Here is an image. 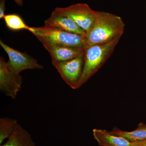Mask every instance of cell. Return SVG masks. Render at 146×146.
<instances>
[{
	"label": "cell",
	"mask_w": 146,
	"mask_h": 146,
	"mask_svg": "<svg viewBox=\"0 0 146 146\" xmlns=\"http://www.w3.org/2000/svg\"><path fill=\"white\" fill-rule=\"evenodd\" d=\"M121 37H117L105 44L86 48L82 74L74 89L81 87L101 68L114 51Z\"/></svg>",
	"instance_id": "obj_2"
},
{
	"label": "cell",
	"mask_w": 146,
	"mask_h": 146,
	"mask_svg": "<svg viewBox=\"0 0 146 146\" xmlns=\"http://www.w3.org/2000/svg\"><path fill=\"white\" fill-rule=\"evenodd\" d=\"M29 31L35 35L42 44L82 48L87 47L85 36L59 29L44 25L39 27H31Z\"/></svg>",
	"instance_id": "obj_3"
},
{
	"label": "cell",
	"mask_w": 146,
	"mask_h": 146,
	"mask_svg": "<svg viewBox=\"0 0 146 146\" xmlns=\"http://www.w3.org/2000/svg\"><path fill=\"white\" fill-rule=\"evenodd\" d=\"M1 146H36L31 135L18 124L5 143Z\"/></svg>",
	"instance_id": "obj_11"
},
{
	"label": "cell",
	"mask_w": 146,
	"mask_h": 146,
	"mask_svg": "<svg viewBox=\"0 0 146 146\" xmlns=\"http://www.w3.org/2000/svg\"><path fill=\"white\" fill-rule=\"evenodd\" d=\"M49 53L52 61H63L72 59L83 56L86 48L56 46L42 44Z\"/></svg>",
	"instance_id": "obj_9"
},
{
	"label": "cell",
	"mask_w": 146,
	"mask_h": 146,
	"mask_svg": "<svg viewBox=\"0 0 146 146\" xmlns=\"http://www.w3.org/2000/svg\"><path fill=\"white\" fill-rule=\"evenodd\" d=\"M110 132L114 135L124 138L131 142L143 141L146 140V124L140 123L136 129L131 131H125L115 127Z\"/></svg>",
	"instance_id": "obj_12"
},
{
	"label": "cell",
	"mask_w": 146,
	"mask_h": 146,
	"mask_svg": "<svg viewBox=\"0 0 146 146\" xmlns=\"http://www.w3.org/2000/svg\"><path fill=\"white\" fill-rule=\"evenodd\" d=\"M18 5L20 6L23 5V0H13Z\"/></svg>",
	"instance_id": "obj_17"
},
{
	"label": "cell",
	"mask_w": 146,
	"mask_h": 146,
	"mask_svg": "<svg viewBox=\"0 0 146 146\" xmlns=\"http://www.w3.org/2000/svg\"><path fill=\"white\" fill-rule=\"evenodd\" d=\"M93 136L102 146H131L132 143L124 138L116 136L104 129H94Z\"/></svg>",
	"instance_id": "obj_10"
},
{
	"label": "cell",
	"mask_w": 146,
	"mask_h": 146,
	"mask_svg": "<svg viewBox=\"0 0 146 146\" xmlns=\"http://www.w3.org/2000/svg\"><path fill=\"white\" fill-rule=\"evenodd\" d=\"M22 78L9 70L3 58H0V90L6 96L14 99L21 89Z\"/></svg>",
	"instance_id": "obj_7"
},
{
	"label": "cell",
	"mask_w": 146,
	"mask_h": 146,
	"mask_svg": "<svg viewBox=\"0 0 146 146\" xmlns=\"http://www.w3.org/2000/svg\"><path fill=\"white\" fill-rule=\"evenodd\" d=\"M6 0H0V19L4 18L5 14Z\"/></svg>",
	"instance_id": "obj_15"
},
{
	"label": "cell",
	"mask_w": 146,
	"mask_h": 146,
	"mask_svg": "<svg viewBox=\"0 0 146 146\" xmlns=\"http://www.w3.org/2000/svg\"><path fill=\"white\" fill-rule=\"evenodd\" d=\"M125 28L122 19L109 12L97 11L93 25L86 33L87 47L105 44L121 37Z\"/></svg>",
	"instance_id": "obj_1"
},
{
	"label": "cell",
	"mask_w": 146,
	"mask_h": 146,
	"mask_svg": "<svg viewBox=\"0 0 146 146\" xmlns=\"http://www.w3.org/2000/svg\"><path fill=\"white\" fill-rule=\"evenodd\" d=\"M84 54L71 60L63 61H52L64 81L74 89L82 74Z\"/></svg>",
	"instance_id": "obj_6"
},
{
	"label": "cell",
	"mask_w": 146,
	"mask_h": 146,
	"mask_svg": "<svg viewBox=\"0 0 146 146\" xmlns=\"http://www.w3.org/2000/svg\"><path fill=\"white\" fill-rule=\"evenodd\" d=\"M18 123L14 119L3 117L0 119V144L11 135Z\"/></svg>",
	"instance_id": "obj_13"
},
{
	"label": "cell",
	"mask_w": 146,
	"mask_h": 146,
	"mask_svg": "<svg viewBox=\"0 0 146 146\" xmlns=\"http://www.w3.org/2000/svg\"><path fill=\"white\" fill-rule=\"evenodd\" d=\"M0 45L8 55L9 60L7 64L10 70L14 74L19 75L21 72L25 70L44 68L31 56L26 53L21 52L9 47L1 40H0Z\"/></svg>",
	"instance_id": "obj_5"
},
{
	"label": "cell",
	"mask_w": 146,
	"mask_h": 146,
	"mask_svg": "<svg viewBox=\"0 0 146 146\" xmlns=\"http://www.w3.org/2000/svg\"><path fill=\"white\" fill-rule=\"evenodd\" d=\"M44 25L86 37V32L80 27L74 21L68 16L62 15L55 10L51 13L49 18L45 21Z\"/></svg>",
	"instance_id": "obj_8"
},
{
	"label": "cell",
	"mask_w": 146,
	"mask_h": 146,
	"mask_svg": "<svg viewBox=\"0 0 146 146\" xmlns=\"http://www.w3.org/2000/svg\"><path fill=\"white\" fill-rule=\"evenodd\" d=\"M131 146H146V140L131 142Z\"/></svg>",
	"instance_id": "obj_16"
},
{
	"label": "cell",
	"mask_w": 146,
	"mask_h": 146,
	"mask_svg": "<svg viewBox=\"0 0 146 146\" xmlns=\"http://www.w3.org/2000/svg\"><path fill=\"white\" fill-rule=\"evenodd\" d=\"M6 25L9 29L13 31L27 30L29 31L30 27L27 25L23 18L16 14L5 15L3 18Z\"/></svg>",
	"instance_id": "obj_14"
},
{
	"label": "cell",
	"mask_w": 146,
	"mask_h": 146,
	"mask_svg": "<svg viewBox=\"0 0 146 146\" xmlns=\"http://www.w3.org/2000/svg\"><path fill=\"white\" fill-rule=\"evenodd\" d=\"M54 10L71 18L86 33L93 25L97 12L86 3L76 4L64 8L56 7Z\"/></svg>",
	"instance_id": "obj_4"
}]
</instances>
